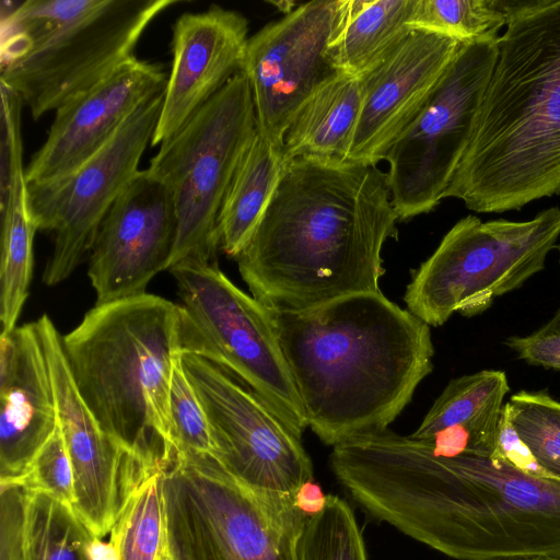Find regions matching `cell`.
<instances>
[{"label": "cell", "instance_id": "cell-1", "mask_svg": "<svg viewBox=\"0 0 560 560\" xmlns=\"http://www.w3.org/2000/svg\"><path fill=\"white\" fill-rule=\"evenodd\" d=\"M329 458L369 515L447 557L560 559V481L503 459L440 455L388 429L350 438Z\"/></svg>", "mask_w": 560, "mask_h": 560}, {"label": "cell", "instance_id": "cell-2", "mask_svg": "<svg viewBox=\"0 0 560 560\" xmlns=\"http://www.w3.org/2000/svg\"><path fill=\"white\" fill-rule=\"evenodd\" d=\"M386 173L375 165L312 156L284 163L252 237L235 257L253 296L302 312L380 292L382 249L397 238Z\"/></svg>", "mask_w": 560, "mask_h": 560}, {"label": "cell", "instance_id": "cell-3", "mask_svg": "<svg viewBox=\"0 0 560 560\" xmlns=\"http://www.w3.org/2000/svg\"><path fill=\"white\" fill-rule=\"evenodd\" d=\"M268 310L307 427L327 445L386 430L433 370L430 326L381 291Z\"/></svg>", "mask_w": 560, "mask_h": 560}, {"label": "cell", "instance_id": "cell-4", "mask_svg": "<svg viewBox=\"0 0 560 560\" xmlns=\"http://www.w3.org/2000/svg\"><path fill=\"white\" fill-rule=\"evenodd\" d=\"M505 31L445 190L480 213L560 196V0H504Z\"/></svg>", "mask_w": 560, "mask_h": 560}, {"label": "cell", "instance_id": "cell-5", "mask_svg": "<svg viewBox=\"0 0 560 560\" xmlns=\"http://www.w3.org/2000/svg\"><path fill=\"white\" fill-rule=\"evenodd\" d=\"M179 324L178 304L144 293L95 305L62 337L77 387L101 428L155 472L176 451L170 389Z\"/></svg>", "mask_w": 560, "mask_h": 560}, {"label": "cell", "instance_id": "cell-6", "mask_svg": "<svg viewBox=\"0 0 560 560\" xmlns=\"http://www.w3.org/2000/svg\"><path fill=\"white\" fill-rule=\"evenodd\" d=\"M183 2L2 0L0 82L38 120L135 57L151 22Z\"/></svg>", "mask_w": 560, "mask_h": 560}, {"label": "cell", "instance_id": "cell-7", "mask_svg": "<svg viewBox=\"0 0 560 560\" xmlns=\"http://www.w3.org/2000/svg\"><path fill=\"white\" fill-rule=\"evenodd\" d=\"M161 492L171 560H296L308 516L296 498L252 490L213 454L175 451Z\"/></svg>", "mask_w": 560, "mask_h": 560}, {"label": "cell", "instance_id": "cell-8", "mask_svg": "<svg viewBox=\"0 0 560 560\" xmlns=\"http://www.w3.org/2000/svg\"><path fill=\"white\" fill-rule=\"evenodd\" d=\"M559 237V207L526 221L466 215L412 272L407 310L429 326L443 325L454 313L481 314L540 272Z\"/></svg>", "mask_w": 560, "mask_h": 560}, {"label": "cell", "instance_id": "cell-9", "mask_svg": "<svg viewBox=\"0 0 560 560\" xmlns=\"http://www.w3.org/2000/svg\"><path fill=\"white\" fill-rule=\"evenodd\" d=\"M256 133L253 95L241 71L160 144L145 170L173 197L177 231L168 270L186 261H217L221 205Z\"/></svg>", "mask_w": 560, "mask_h": 560}, {"label": "cell", "instance_id": "cell-10", "mask_svg": "<svg viewBox=\"0 0 560 560\" xmlns=\"http://www.w3.org/2000/svg\"><path fill=\"white\" fill-rule=\"evenodd\" d=\"M182 301L180 349L234 374L302 439L305 411L267 306L238 289L218 261L170 269Z\"/></svg>", "mask_w": 560, "mask_h": 560}, {"label": "cell", "instance_id": "cell-11", "mask_svg": "<svg viewBox=\"0 0 560 560\" xmlns=\"http://www.w3.org/2000/svg\"><path fill=\"white\" fill-rule=\"evenodd\" d=\"M498 38L462 45L420 115L388 150L386 178L399 220L430 212L444 199L472 137Z\"/></svg>", "mask_w": 560, "mask_h": 560}, {"label": "cell", "instance_id": "cell-12", "mask_svg": "<svg viewBox=\"0 0 560 560\" xmlns=\"http://www.w3.org/2000/svg\"><path fill=\"white\" fill-rule=\"evenodd\" d=\"M180 359L206 412L214 457L258 493L296 498L313 480L312 459L302 439L228 370L188 351L182 350Z\"/></svg>", "mask_w": 560, "mask_h": 560}, {"label": "cell", "instance_id": "cell-13", "mask_svg": "<svg viewBox=\"0 0 560 560\" xmlns=\"http://www.w3.org/2000/svg\"><path fill=\"white\" fill-rule=\"evenodd\" d=\"M164 91L137 108L114 138L79 168L54 180L27 184L36 229L54 233L43 272L46 285L68 279L90 256L107 212L140 171V160L160 118Z\"/></svg>", "mask_w": 560, "mask_h": 560}, {"label": "cell", "instance_id": "cell-14", "mask_svg": "<svg viewBox=\"0 0 560 560\" xmlns=\"http://www.w3.org/2000/svg\"><path fill=\"white\" fill-rule=\"evenodd\" d=\"M345 0H316L291 10L248 38L242 71L255 107L257 131L282 152L284 133L302 106L341 74L330 46Z\"/></svg>", "mask_w": 560, "mask_h": 560}, {"label": "cell", "instance_id": "cell-15", "mask_svg": "<svg viewBox=\"0 0 560 560\" xmlns=\"http://www.w3.org/2000/svg\"><path fill=\"white\" fill-rule=\"evenodd\" d=\"M35 325L47 358L57 422L73 470V511L93 537L109 534L137 489L154 472L104 432L83 400L62 337L46 314Z\"/></svg>", "mask_w": 560, "mask_h": 560}, {"label": "cell", "instance_id": "cell-16", "mask_svg": "<svg viewBox=\"0 0 560 560\" xmlns=\"http://www.w3.org/2000/svg\"><path fill=\"white\" fill-rule=\"evenodd\" d=\"M176 231L172 194L140 170L107 212L89 256L95 305L144 294L168 270Z\"/></svg>", "mask_w": 560, "mask_h": 560}, {"label": "cell", "instance_id": "cell-17", "mask_svg": "<svg viewBox=\"0 0 560 560\" xmlns=\"http://www.w3.org/2000/svg\"><path fill=\"white\" fill-rule=\"evenodd\" d=\"M464 43L413 31L361 75L360 117L346 160L377 165L411 126Z\"/></svg>", "mask_w": 560, "mask_h": 560}, {"label": "cell", "instance_id": "cell-18", "mask_svg": "<svg viewBox=\"0 0 560 560\" xmlns=\"http://www.w3.org/2000/svg\"><path fill=\"white\" fill-rule=\"evenodd\" d=\"M160 63H122L92 89L56 110L43 145L25 166L27 184L63 177L98 153L144 102L165 90Z\"/></svg>", "mask_w": 560, "mask_h": 560}, {"label": "cell", "instance_id": "cell-19", "mask_svg": "<svg viewBox=\"0 0 560 560\" xmlns=\"http://www.w3.org/2000/svg\"><path fill=\"white\" fill-rule=\"evenodd\" d=\"M247 34L246 18L218 4L178 16L172 26V67L152 147L173 137L242 71Z\"/></svg>", "mask_w": 560, "mask_h": 560}, {"label": "cell", "instance_id": "cell-20", "mask_svg": "<svg viewBox=\"0 0 560 560\" xmlns=\"http://www.w3.org/2000/svg\"><path fill=\"white\" fill-rule=\"evenodd\" d=\"M0 481H16L58 425L49 366L35 322L0 335Z\"/></svg>", "mask_w": 560, "mask_h": 560}, {"label": "cell", "instance_id": "cell-21", "mask_svg": "<svg viewBox=\"0 0 560 560\" xmlns=\"http://www.w3.org/2000/svg\"><path fill=\"white\" fill-rule=\"evenodd\" d=\"M509 390L506 374L499 370L454 378L410 436L427 442L440 455L468 454L493 459Z\"/></svg>", "mask_w": 560, "mask_h": 560}, {"label": "cell", "instance_id": "cell-22", "mask_svg": "<svg viewBox=\"0 0 560 560\" xmlns=\"http://www.w3.org/2000/svg\"><path fill=\"white\" fill-rule=\"evenodd\" d=\"M92 538L73 509L51 494L0 482V560H90Z\"/></svg>", "mask_w": 560, "mask_h": 560}, {"label": "cell", "instance_id": "cell-23", "mask_svg": "<svg viewBox=\"0 0 560 560\" xmlns=\"http://www.w3.org/2000/svg\"><path fill=\"white\" fill-rule=\"evenodd\" d=\"M22 151L16 148L0 158L1 332H11L18 327L33 271V243L37 229L28 208Z\"/></svg>", "mask_w": 560, "mask_h": 560}, {"label": "cell", "instance_id": "cell-24", "mask_svg": "<svg viewBox=\"0 0 560 560\" xmlns=\"http://www.w3.org/2000/svg\"><path fill=\"white\" fill-rule=\"evenodd\" d=\"M362 98L361 77L341 73L323 85L298 112L284 133V162L302 156L346 160Z\"/></svg>", "mask_w": 560, "mask_h": 560}, {"label": "cell", "instance_id": "cell-25", "mask_svg": "<svg viewBox=\"0 0 560 560\" xmlns=\"http://www.w3.org/2000/svg\"><path fill=\"white\" fill-rule=\"evenodd\" d=\"M416 0H345L330 55L341 73L361 77L413 31Z\"/></svg>", "mask_w": 560, "mask_h": 560}, {"label": "cell", "instance_id": "cell-26", "mask_svg": "<svg viewBox=\"0 0 560 560\" xmlns=\"http://www.w3.org/2000/svg\"><path fill=\"white\" fill-rule=\"evenodd\" d=\"M282 152L257 131L245 149L219 214L220 248L235 258L259 224L284 167Z\"/></svg>", "mask_w": 560, "mask_h": 560}, {"label": "cell", "instance_id": "cell-27", "mask_svg": "<svg viewBox=\"0 0 560 560\" xmlns=\"http://www.w3.org/2000/svg\"><path fill=\"white\" fill-rule=\"evenodd\" d=\"M505 23L504 0H416L409 25L466 43L498 38Z\"/></svg>", "mask_w": 560, "mask_h": 560}, {"label": "cell", "instance_id": "cell-28", "mask_svg": "<svg viewBox=\"0 0 560 560\" xmlns=\"http://www.w3.org/2000/svg\"><path fill=\"white\" fill-rule=\"evenodd\" d=\"M296 560H368L365 544L350 505L326 495L323 508L308 515L296 540Z\"/></svg>", "mask_w": 560, "mask_h": 560}, {"label": "cell", "instance_id": "cell-29", "mask_svg": "<svg viewBox=\"0 0 560 560\" xmlns=\"http://www.w3.org/2000/svg\"><path fill=\"white\" fill-rule=\"evenodd\" d=\"M120 560H160L165 550L161 471L132 494L110 530Z\"/></svg>", "mask_w": 560, "mask_h": 560}, {"label": "cell", "instance_id": "cell-30", "mask_svg": "<svg viewBox=\"0 0 560 560\" xmlns=\"http://www.w3.org/2000/svg\"><path fill=\"white\" fill-rule=\"evenodd\" d=\"M511 423L544 476L560 481V401L546 392L521 390L506 402Z\"/></svg>", "mask_w": 560, "mask_h": 560}, {"label": "cell", "instance_id": "cell-31", "mask_svg": "<svg viewBox=\"0 0 560 560\" xmlns=\"http://www.w3.org/2000/svg\"><path fill=\"white\" fill-rule=\"evenodd\" d=\"M180 352L174 364L170 389V408L176 451L213 454L208 419L183 369Z\"/></svg>", "mask_w": 560, "mask_h": 560}, {"label": "cell", "instance_id": "cell-32", "mask_svg": "<svg viewBox=\"0 0 560 560\" xmlns=\"http://www.w3.org/2000/svg\"><path fill=\"white\" fill-rule=\"evenodd\" d=\"M15 482H20L35 491L49 493L67 506L73 509V470L63 436L58 425L34 457L26 475Z\"/></svg>", "mask_w": 560, "mask_h": 560}, {"label": "cell", "instance_id": "cell-33", "mask_svg": "<svg viewBox=\"0 0 560 560\" xmlns=\"http://www.w3.org/2000/svg\"><path fill=\"white\" fill-rule=\"evenodd\" d=\"M505 345L530 365L560 371V308L537 330L526 336H512Z\"/></svg>", "mask_w": 560, "mask_h": 560}, {"label": "cell", "instance_id": "cell-34", "mask_svg": "<svg viewBox=\"0 0 560 560\" xmlns=\"http://www.w3.org/2000/svg\"><path fill=\"white\" fill-rule=\"evenodd\" d=\"M493 459L506 460L512 466L526 474L546 478L530 451L513 428L506 404H504L501 412L498 453Z\"/></svg>", "mask_w": 560, "mask_h": 560}, {"label": "cell", "instance_id": "cell-35", "mask_svg": "<svg viewBox=\"0 0 560 560\" xmlns=\"http://www.w3.org/2000/svg\"><path fill=\"white\" fill-rule=\"evenodd\" d=\"M86 553L90 560H120L116 546L110 540L105 542L97 537L90 540Z\"/></svg>", "mask_w": 560, "mask_h": 560}, {"label": "cell", "instance_id": "cell-36", "mask_svg": "<svg viewBox=\"0 0 560 560\" xmlns=\"http://www.w3.org/2000/svg\"><path fill=\"white\" fill-rule=\"evenodd\" d=\"M160 560H171V558L167 556L166 550H164L162 557Z\"/></svg>", "mask_w": 560, "mask_h": 560}, {"label": "cell", "instance_id": "cell-37", "mask_svg": "<svg viewBox=\"0 0 560 560\" xmlns=\"http://www.w3.org/2000/svg\"><path fill=\"white\" fill-rule=\"evenodd\" d=\"M527 560H560V559L537 558V559H527Z\"/></svg>", "mask_w": 560, "mask_h": 560}, {"label": "cell", "instance_id": "cell-38", "mask_svg": "<svg viewBox=\"0 0 560 560\" xmlns=\"http://www.w3.org/2000/svg\"><path fill=\"white\" fill-rule=\"evenodd\" d=\"M557 249L559 252V262H560V245H557Z\"/></svg>", "mask_w": 560, "mask_h": 560}]
</instances>
